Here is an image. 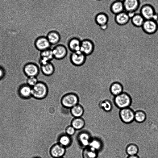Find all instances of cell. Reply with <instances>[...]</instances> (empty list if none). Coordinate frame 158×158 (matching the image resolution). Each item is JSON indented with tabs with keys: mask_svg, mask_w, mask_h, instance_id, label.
Returning a JSON list of instances; mask_svg holds the SVG:
<instances>
[{
	"mask_svg": "<svg viewBox=\"0 0 158 158\" xmlns=\"http://www.w3.org/2000/svg\"><path fill=\"white\" fill-rule=\"evenodd\" d=\"M48 92V88L44 82L39 81L32 87V96L37 100H41L46 97Z\"/></svg>",
	"mask_w": 158,
	"mask_h": 158,
	"instance_id": "6da1fadb",
	"label": "cell"
},
{
	"mask_svg": "<svg viewBox=\"0 0 158 158\" xmlns=\"http://www.w3.org/2000/svg\"><path fill=\"white\" fill-rule=\"evenodd\" d=\"M114 102L116 106L120 109L129 107L131 104L132 100L128 94L123 92L120 94L114 97Z\"/></svg>",
	"mask_w": 158,
	"mask_h": 158,
	"instance_id": "7a4b0ae2",
	"label": "cell"
},
{
	"mask_svg": "<svg viewBox=\"0 0 158 158\" xmlns=\"http://www.w3.org/2000/svg\"><path fill=\"white\" fill-rule=\"evenodd\" d=\"M79 100L78 96L77 94L70 92L62 96L61 99V103L64 107L71 108L78 104Z\"/></svg>",
	"mask_w": 158,
	"mask_h": 158,
	"instance_id": "3957f363",
	"label": "cell"
},
{
	"mask_svg": "<svg viewBox=\"0 0 158 158\" xmlns=\"http://www.w3.org/2000/svg\"><path fill=\"white\" fill-rule=\"evenodd\" d=\"M70 61L73 65L79 67L83 65L86 60V56L80 51L72 52L69 57Z\"/></svg>",
	"mask_w": 158,
	"mask_h": 158,
	"instance_id": "277c9868",
	"label": "cell"
},
{
	"mask_svg": "<svg viewBox=\"0 0 158 158\" xmlns=\"http://www.w3.org/2000/svg\"><path fill=\"white\" fill-rule=\"evenodd\" d=\"M94 49L95 44L92 40L89 38L81 40L80 51L86 56L92 55Z\"/></svg>",
	"mask_w": 158,
	"mask_h": 158,
	"instance_id": "5b68a950",
	"label": "cell"
},
{
	"mask_svg": "<svg viewBox=\"0 0 158 158\" xmlns=\"http://www.w3.org/2000/svg\"><path fill=\"white\" fill-rule=\"evenodd\" d=\"M135 112L130 107L120 109L119 116L121 120L126 124L130 123L134 121Z\"/></svg>",
	"mask_w": 158,
	"mask_h": 158,
	"instance_id": "8992f818",
	"label": "cell"
},
{
	"mask_svg": "<svg viewBox=\"0 0 158 158\" xmlns=\"http://www.w3.org/2000/svg\"><path fill=\"white\" fill-rule=\"evenodd\" d=\"M143 32L148 35H152L156 32L158 29V23L153 20H145L141 27Z\"/></svg>",
	"mask_w": 158,
	"mask_h": 158,
	"instance_id": "52a82bcc",
	"label": "cell"
},
{
	"mask_svg": "<svg viewBox=\"0 0 158 158\" xmlns=\"http://www.w3.org/2000/svg\"><path fill=\"white\" fill-rule=\"evenodd\" d=\"M54 58L58 60L64 58L68 54L66 47L62 44H57L52 49Z\"/></svg>",
	"mask_w": 158,
	"mask_h": 158,
	"instance_id": "ba28073f",
	"label": "cell"
},
{
	"mask_svg": "<svg viewBox=\"0 0 158 158\" xmlns=\"http://www.w3.org/2000/svg\"><path fill=\"white\" fill-rule=\"evenodd\" d=\"M139 12L145 20H148L152 19L156 11L155 7L152 5L146 3L141 6Z\"/></svg>",
	"mask_w": 158,
	"mask_h": 158,
	"instance_id": "9c48e42d",
	"label": "cell"
},
{
	"mask_svg": "<svg viewBox=\"0 0 158 158\" xmlns=\"http://www.w3.org/2000/svg\"><path fill=\"white\" fill-rule=\"evenodd\" d=\"M34 45L36 49L40 52L50 48L52 45L46 36L41 35L35 39Z\"/></svg>",
	"mask_w": 158,
	"mask_h": 158,
	"instance_id": "30bf717a",
	"label": "cell"
},
{
	"mask_svg": "<svg viewBox=\"0 0 158 158\" xmlns=\"http://www.w3.org/2000/svg\"><path fill=\"white\" fill-rule=\"evenodd\" d=\"M24 71L26 75L28 77H37L39 74L40 69V67L36 63L30 62L25 65Z\"/></svg>",
	"mask_w": 158,
	"mask_h": 158,
	"instance_id": "8fae6325",
	"label": "cell"
},
{
	"mask_svg": "<svg viewBox=\"0 0 158 158\" xmlns=\"http://www.w3.org/2000/svg\"><path fill=\"white\" fill-rule=\"evenodd\" d=\"M124 11L127 12H135L139 7L140 0H123Z\"/></svg>",
	"mask_w": 158,
	"mask_h": 158,
	"instance_id": "7c38bea8",
	"label": "cell"
},
{
	"mask_svg": "<svg viewBox=\"0 0 158 158\" xmlns=\"http://www.w3.org/2000/svg\"><path fill=\"white\" fill-rule=\"evenodd\" d=\"M54 59L52 49L49 48L40 52L38 63L40 65L51 62Z\"/></svg>",
	"mask_w": 158,
	"mask_h": 158,
	"instance_id": "4fadbf2b",
	"label": "cell"
},
{
	"mask_svg": "<svg viewBox=\"0 0 158 158\" xmlns=\"http://www.w3.org/2000/svg\"><path fill=\"white\" fill-rule=\"evenodd\" d=\"M81 40L77 37H73L69 39L68 41L67 46L72 52L80 51Z\"/></svg>",
	"mask_w": 158,
	"mask_h": 158,
	"instance_id": "5bb4252c",
	"label": "cell"
},
{
	"mask_svg": "<svg viewBox=\"0 0 158 158\" xmlns=\"http://www.w3.org/2000/svg\"><path fill=\"white\" fill-rule=\"evenodd\" d=\"M65 152V148L59 143L53 145L50 150V154L54 158L63 157Z\"/></svg>",
	"mask_w": 158,
	"mask_h": 158,
	"instance_id": "9a60e30c",
	"label": "cell"
},
{
	"mask_svg": "<svg viewBox=\"0 0 158 158\" xmlns=\"http://www.w3.org/2000/svg\"><path fill=\"white\" fill-rule=\"evenodd\" d=\"M114 19L115 22L118 25L123 26L127 24L129 22L130 19L129 17L127 12L124 11L115 15Z\"/></svg>",
	"mask_w": 158,
	"mask_h": 158,
	"instance_id": "2e32d148",
	"label": "cell"
},
{
	"mask_svg": "<svg viewBox=\"0 0 158 158\" xmlns=\"http://www.w3.org/2000/svg\"><path fill=\"white\" fill-rule=\"evenodd\" d=\"M110 9L111 12L116 15L124 11L123 1L121 0H116L110 4Z\"/></svg>",
	"mask_w": 158,
	"mask_h": 158,
	"instance_id": "e0dca14e",
	"label": "cell"
},
{
	"mask_svg": "<svg viewBox=\"0 0 158 158\" xmlns=\"http://www.w3.org/2000/svg\"><path fill=\"white\" fill-rule=\"evenodd\" d=\"M40 68L42 73L46 76H52L55 71V67L51 62L40 65Z\"/></svg>",
	"mask_w": 158,
	"mask_h": 158,
	"instance_id": "ac0fdd59",
	"label": "cell"
},
{
	"mask_svg": "<svg viewBox=\"0 0 158 158\" xmlns=\"http://www.w3.org/2000/svg\"><path fill=\"white\" fill-rule=\"evenodd\" d=\"M46 37L52 45L57 44L61 39L60 34L55 31H52L49 32Z\"/></svg>",
	"mask_w": 158,
	"mask_h": 158,
	"instance_id": "d6986e66",
	"label": "cell"
},
{
	"mask_svg": "<svg viewBox=\"0 0 158 158\" xmlns=\"http://www.w3.org/2000/svg\"><path fill=\"white\" fill-rule=\"evenodd\" d=\"M88 147L98 153L103 150V144L102 141L99 138H94L91 139Z\"/></svg>",
	"mask_w": 158,
	"mask_h": 158,
	"instance_id": "ffe728a7",
	"label": "cell"
},
{
	"mask_svg": "<svg viewBox=\"0 0 158 158\" xmlns=\"http://www.w3.org/2000/svg\"><path fill=\"white\" fill-rule=\"evenodd\" d=\"M19 94L20 96L24 99L29 98L32 96V87L27 84L22 85L19 88Z\"/></svg>",
	"mask_w": 158,
	"mask_h": 158,
	"instance_id": "44dd1931",
	"label": "cell"
},
{
	"mask_svg": "<svg viewBox=\"0 0 158 158\" xmlns=\"http://www.w3.org/2000/svg\"><path fill=\"white\" fill-rule=\"evenodd\" d=\"M109 18L107 14L104 12L100 11L96 15L95 20L99 26L108 24Z\"/></svg>",
	"mask_w": 158,
	"mask_h": 158,
	"instance_id": "7402d4cb",
	"label": "cell"
},
{
	"mask_svg": "<svg viewBox=\"0 0 158 158\" xmlns=\"http://www.w3.org/2000/svg\"><path fill=\"white\" fill-rule=\"evenodd\" d=\"M110 90L111 94L114 96H115L123 92V87L120 83L115 81L110 85Z\"/></svg>",
	"mask_w": 158,
	"mask_h": 158,
	"instance_id": "603a6c76",
	"label": "cell"
},
{
	"mask_svg": "<svg viewBox=\"0 0 158 158\" xmlns=\"http://www.w3.org/2000/svg\"><path fill=\"white\" fill-rule=\"evenodd\" d=\"M78 139L81 146L86 148L89 146L91 139L88 133L83 132L79 134L78 136Z\"/></svg>",
	"mask_w": 158,
	"mask_h": 158,
	"instance_id": "cb8c5ba5",
	"label": "cell"
},
{
	"mask_svg": "<svg viewBox=\"0 0 158 158\" xmlns=\"http://www.w3.org/2000/svg\"><path fill=\"white\" fill-rule=\"evenodd\" d=\"M130 20L133 26L137 28L141 27L145 20L140 13H136Z\"/></svg>",
	"mask_w": 158,
	"mask_h": 158,
	"instance_id": "d4e9b609",
	"label": "cell"
},
{
	"mask_svg": "<svg viewBox=\"0 0 158 158\" xmlns=\"http://www.w3.org/2000/svg\"><path fill=\"white\" fill-rule=\"evenodd\" d=\"M71 113L75 118L81 117L84 112L82 106L78 104L71 108Z\"/></svg>",
	"mask_w": 158,
	"mask_h": 158,
	"instance_id": "484cf974",
	"label": "cell"
},
{
	"mask_svg": "<svg viewBox=\"0 0 158 158\" xmlns=\"http://www.w3.org/2000/svg\"><path fill=\"white\" fill-rule=\"evenodd\" d=\"M98 153L89 147L85 148L84 149L82 156L83 158H98Z\"/></svg>",
	"mask_w": 158,
	"mask_h": 158,
	"instance_id": "4316f807",
	"label": "cell"
},
{
	"mask_svg": "<svg viewBox=\"0 0 158 158\" xmlns=\"http://www.w3.org/2000/svg\"><path fill=\"white\" fill-rule=\"evenodd\" d=\"M85 125L84 120L81 117L75 118L71 122V126L76 130H79L82 129Z\"/></svg>",
	"mask_w": 158,
	"mask_h": 158,
	"instance_id": "83f0119b",
	"label": "cell"
},
{
	"mask_svg": "<svg viewBox=\"0 0 158 158\" xmlns=\"http://www.w3.org/2000/svg\"><path fill=\"white\" fill-rule=\"evenodd\" d=\"M147 115L144 112L141 110H138L135 112L134 120L139 123L145 121Z\"/></svg>",
	"mask_w": 158,
	"mask_h": 158,
	"instance_id": "f1b7e54d",
	"label": "cell"
},
{
	"mask_svg": "<svg viewBox=\"0 0 158 158\" xmlns=\"http://www.w3.org/2000/svg\"><path fill=\"white\" fill-rule=\"evenodd\" d=\"M126 152L128 156L137 155L139 152V148L136 144L130 143L126 147Z\"/></svg>",
	"mask_w": 158,
	"mask_h": 158,
	"instance_id": "f546056e",
	"label": "cell"
},
{
	"mask_svg": "<svg viewBox=\"0 0 158 158\" xmlns=\"http://www.w3.org/2000/svg\"><path fill=\"white\" fill-rule=\"evenodd\" d=\"M59 144L65 148L70 146L71 143L70 136L67 135H63L60 136L59 139Z\"/></svg>",
	"mask_w": 158,
	"mask_h": 158,
	"instance_id": "4dcf8cb0",
	"label": "cell"
},
{
	"mask_svg": "<svg viewBox=\"0 0 158 158\" xmlns=\"http://www.w3.org/2000/svg\"><path fill=\"white\" fill-rule=\"evenodd\" d=\"M37 77H28L27 79V84L31 87L35 85L39 81Z\"/></svg>",
	"mask_w": 158,
	"mask_h": 158,
	"instance_id": "1f68e13d",
	"label": "cell"
},
{
	"mask_svg": "<svg viewBox=\"0 0 158 158\" xmlns=\"http://www.w3.org/2000/svg\"><path fill=\"white\" fill-rule=\"evenodd\" d=\"M75 131L76 129L71 125L68 126L66 129V134L70 136L74 134Z\"/></svg>",
	"mask_w": 158,
	"mask_h": 158,
	"instance_id": "d6a6232c",
	"label": "cell"
},
{
	"mask_svg": "<svg viewBox=\"0 0 158 158\" xmlns=\"http://www.w3.org/2000/svg\"><path fill=\"white\" fill-rule=\"evenodd\" d=\"M6 75V71L5 68L2 66H0V79L4 78Z\"/></svg>",
	"mask_w": 158,
	"mask_h": 158,
	"instance_id": "836d02e7",
	"label": "cell"
},
{
	"mask_svg": "<svg viewBox=\"0 0 158 158\" xmlns=\"http://www.w3.org/2000/svg\"><path fill=\"white\" fill-rule=\"evenodd\" d=\"M100 29L102 31H106L107 30L108 25V24H105L100 26H99Z\"/></svg>",
	"mask_w": 158,
	"mask_h": 158,
	"instance_id": "e575fe53",
	"label": "cell"
},
{
	"mask_svg": "<svg viewBox=\"0 0 158 158\" xmlns=\"http://www.w3.org/2000/svg\"><path fill=\"white\" fill-rule=\"evenodd\" d=\"M152 19L153 20L158 22V13L157 12H156L153 15Z\"/></svg>",
	"mask_w": 158,
	"mask_h": 158,
	"instance_id": "d590c367",
	"label": "cell"
},
{
	"mask_svg": "<svg viewBox=\"0 0 158 158\" xmlns=\"http://www.w3.org/2000/svg\"><path fill=\"white\" fill-rule=\"evenodd\" d=\"M135 12H136L133 11L127 12L129 18L130 19L135 15V14H136Z\"/></svg>",
	"mask_w": 158,
	"mask_h": 158,
	"instance_id": "8d00e7d4",
	"label": "cell"
},
{
	"mask_svg": "<svg viewBox=\"0 0 158 158\" xmlns=\"http://www.w3.org/2000/svg\"><path fill=\"white\" fill-rule=\"evenodd\" d=\"M127 158H139V157L137 155H133V156H129Z\"/></svg>",
	"mask_w": 158,
	"mask_h": 158,
	"instance_id": "74e56055",
	"label": "cell"
},
{
	"mask_svg": "<svg viewBox=\"0 0 158 158\" xmlns=\"http://www.w3.org/2000/svg\"><path fill=\"white\" fill-rule=\"evenodd\" d=\"M33 158H40V157H34Z\"/></svg>",
	"mask_w": 158,
	"mask_h": 158,
	"instance_id": "f35d334b",
	"label": "cell"
},
{
	"mask_svg": "<svg viewBox=\"0 0 158 158\" xmlns=\"http://www.w3.org/2000/svg\"><path fill=\"white\" fill-rule=\"evenodd\" d=\"M64 158L63 157H58V158Z\"/></svg>",
	"mask_w": 158,
	"mask_h": 158,
	"instance_id": "ab89813d",
	"label": "cell"
},
{
	"mask_svg": "<svg viewBox=\"0 0 158 158\" xmlns=\"http://www.w3.org/2000/svg\"><path fill=\"white\" fill-rule=\"evenodd\" d=\"M98 0V1H101L103 0Z\"/></svg>",
	"mask_w": 158,
	"mask_h": 158,
	"instance_id": "60d3db41",
	"label": "cell"
}]
</instances>
